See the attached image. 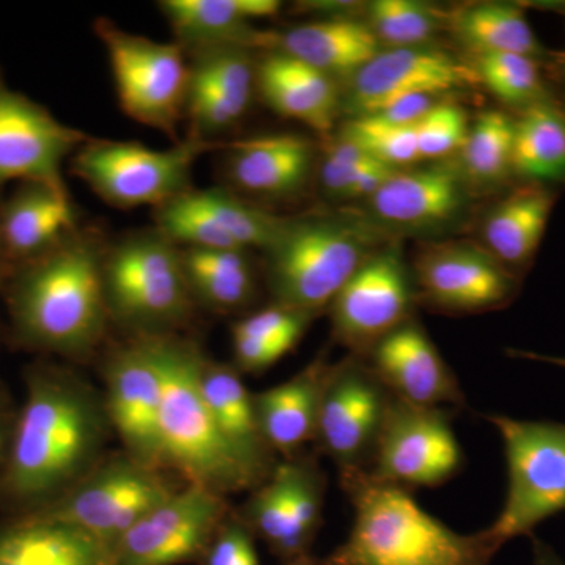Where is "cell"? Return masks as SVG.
Returning a JSON list of instances; mask_svg holds the SVG:
<instances>
[{
	"instance_id": "603a6c76",
	"label": "cell",
	"mask_w": 565,
	"mask_h": 565,
	"mask_svg": "<svg viewBox=\"0 0 565 565\" xmlns=\"http://www.w3.org/2000/svg\"><path fill=\"white\" fill-rule=\"evenodd\" d=\"M76 228L68 189L24 182L0 199V243L7 269L43 255Z\"/></svg>"
},
{
	"instance_id": "7dc6e473",
	"label": "cell",
	"mask_w": 565,
	"mask_h": 565,
	"mask_svg": "<svg viewBox=\"0 0 565 565\" xmlns=\"http://www.w3.org/2000/svg\"><path fill=\"white\" fill-rule=\"evenodd\" d=\"M512 356H516V359H526V360H535V362H545L556 364V366L565 367V359H559V356H546L541 355V353L534 352H525V351H511Z\"/></svg>"
},
{
	"instance_id": "4fadbf2b",
	"label": "cell",
	"mask_w": 565,
	"mask_h": 565,
	"mask_svg": "<svg viewBox=\"0 0 565 565\" xmlns=\"http://www.w3.org/2000/svg\"><path fill=\"white\" fill-rule=\"evenodd\" d=\"M416 300L414 278L399 247L367 256L330 305L333 337L362 356L397 327L411 321Z\"/></svg>"
},
{
	"instance_id": "277c9868",
	"label": "cell",
	"mask_w": 565,
	"mask_h": 565,
	"mask_svg": "<svg viewBox=\"0 0 565 565\" xmlns=\"http://www.w3.org/2000/svg\"><path fill=\"white\" fill-rule=\"evenodd\" d=\"M162 370L161 446L163 468H173L188 486L226 497L253 490L243 468L223 441L200 386L203 355L174 334H152Z\"/></svg>"
},
{
	"instance_id": "484cf974",
	"label": "cell",
	"mask_w": 565,
	"mask_h": 565,
	"mask_svg": "<svg viewBox=\"0 0 565 565\" xmlns=\"http://www.w3.org/2000/svg\"><path fill=\"white\" fill-rule=\"evenodd\" d=\"M463 182L459 169L435 163L424 169L396 170L371 196V207L390 225L424 228L440 225L462 210Z\"/></svg>"
},
{
	"instance_id": "c3c4849f",
	"label": "cell",
	"mask_w": 565,
	"mask_h": 565,
	"mask_svg": "<svg viewBox=\"0 0 565 565\" xmlns=\"http://www.w3.org/2000/svg\"><path fill=\"white\" fill-rule=\"evenodd\" d=\"M282 565H321L318 559H315L313 556L307 555L302 557H297V559L289 561V563H282Z\"/></svg>"
},
{
	"instance_id": "6da1fadb",
	"label": "cell",
	"mask_w": 565,
	"mask_h": 565,
	"mask_svg": "<svg viewBox=\"0 0 565 565\" xmlns=\"http://www.w3.org/2000/svg\"><path fill=\"white\" fill-rule=\"evenodd\" d=\"M110 433L104 397L84 379L35 364L0 471V504L14 516L54 504L106 459Z\"/></svg>"
},
{
	"instance_id": "7402d4cb",
	"label": "cell",
	"mask_w": 565,
	"mask_h": 565,
	"mask_svg": "<svg viewBox=\"0 0 565 565\" xmlns=\"http://www.w3.org/2000/svg\"><path fill=\"white\" fill-rule=\"evenodd\" d=\"M200 386L223 441L256 489L269 479L278 462L259 427L255 394L248 392L233 364L211 362L204 356Z\"/></svg>"
},
{
	"instance_id": "bcb514c9",
	"label": "cell",
	"mask_w": 565,
	"mask_h": 565,
	"mask_svg": "<svg viewBox=\"0 0 565 565\" xmlns=\"http://www.w3.org/2000/svg\"><path fill=\"white\" fill-rule=\"evenodd\" d=\"M534 565H565L559 555L541 539L533 537Z\"/></svg>"
},
{
	"instance_id": "e0dca14e",
	"label": "cell",
	"mask_w": 565,
	"mask_h": 565,
	"mask_svg": "<svg viewBox=\"0 0 565 565\" xmlns=\"http://www.w3.org/2000/svg\"><path fill=\"white\" fill-rule=\"evenodd\" d=\"M154 226L182 248L266 252L285 218L223 188L189 189L156 207Z\"/></svg>"
},
{
	"instance_id": "60d3db41",
	"label": "cell",
	"mask_w": 565,
	"mask_h": 565,
	"mask_svg": "<svg viewBox=\"0 0 565 565\" xmlns=\"http://www.w3.org/2000/svg\"><path fill=\"white\" fill-rule=\"evenodd\" d=\"M468 136L467 115L452 103H435L416 122L418 159H440L462 150Z\"/></svg>"
},
{
	"instance_id": "7a4b0ae2",
	"label": "cell",
	"mask_w": 565,
	"mask_h": 565,
	"mask_svg": "<svg viewBox=\"0 0 565 565\" xmlns=\"http://www.w3.org/2000/svg\"><path fill=\"white\" fill-rule=\"evenodd\" d=\"M106 247L102 234L77 226L43 255L11 267L7 308L18 344L74 360L99 348L110 323Z\"/></svg>"
},
{
	"instance_id": "4dcf8cb0",
	"label": "cell",
	"mask_w": 565,
	"mask_h": 565,
	"mask_svg": "<svg viewBox=\"0 0 565 565\" xmlns=\"http://www.w3.org/2000/svg\"><path fill=\"white\" fill-rule=\"evenodd\" d=\"M182 263L195 303L232 313L255 299L256 278L247 252L182 248Z\"/></svg>"
},
{
	"instance_id": "d6a6232c",
	"label": "cell",
	"mask_w": 565,
	"mask_h": 565,
	"mask_svg": "<svg viewBox=\"0 0 565 565\" xmlns=\"http://www.w3.org/2000/svg\"><path fill=\"white\" fill-rule=\"evenodd\" d=\"M286 494L288 512V561L311 555V546L322 526L327 479L318 460L300 455L275 467Z\"/></svg>"
},
{
	"instance_id": "44dd1931",
	"label": "cell",
	"mask_w": 565,
	"mask_h": 565,
	"mask_svg": "<svg viewBox=\"0 0 565 565\" xmlns=\"http://www.w3.org/2000/svg\"><path fill=\"white\" fill-rule=\"evenodd\" d=\"M174 41L188 52L211 47L274 51L277 33L262 32L252 22L278 14L277 0H162L158 3Z\"/></svg>"
},
{
	"instance_id": "cb8c5ba5",
	"label": "cell",
	"mask_w": 565,
	"mask_h": 565,
	"mask_svg": "<svg viewBox=\"0 0 565 565\" xmlns=\"http://www.w3.org/2000/svg\"><path fill=\"white\" fill-rule=\"evenodd\" d=\"M225 148L226 177L234 188L253 195H294L313 170V143L297 134L253 137Z\"/></svg>"
},
{
	"instance_id": "f6af8a7d",
	"label": "cell",
	"mask_w": 565,
	"mask_h": 565,
	"mask_svg": "<svg viewBox=\"0 0 565 565\" xmlns=\"http://www.w3.org/2000/svg\"><path fill=\"white\" fill-rule=\"evenodd\" d=\"M14 419H17V412H13V407H11L10 397L0 388V471L6 463L7 455H9Z\"/></svg>"
},
{
	"instance_id": "d590c367",
	"label": "cell",
	"mask_w": 565,
	"mask_h": 565,
	"mask_svg": "<svg viewBox=\"0 0 565 565\" xmlns=\"http://www.w3.org/2000/svg\"><path fill=\"white\" fill-rule=\"evenodd\" d=\"M191 87L221 95L237 110L247 111L256 88V63L250 51L241 47H211L188 54Z\"/></svg>"
},
{
	"instance_id": "2e32d148",
	"label": "cell",
	"mask_w": 565,
	"mask_h": 565,
	"mask_svg": "<svg viewBox=\"0 0 565 565\" xmlns=\"http://www.w3.org/2000/svg\"><path fill=\"white\" fill-rule=\"evenodd\" d=\"M88 139L24 93L13 90L0 70V199L10 182L68 189L63 167Z\"/></svg>"
},
{
	"instance_id": "ffe728a7",
	"label": "cell",
	"mask_w": 565,
	"mask_h": 565,
	"mask_svg": "<svg viewBox=\"0 0 565 565\" xmlns=\"http://www.w3.org/2000/svg\"><path fill=\"white\" fill-rule=\"evenodd\" d=\"M362 359L397 399L449 411L465 405L456 375L414 319L382 338Z\"/></svg>"
},
{
	"instance_id": "9a60e30c",
	"label": "cell",
	"mask_w": 565,
	"mask_h": 565,
	"mask_svg": "<svg viewBox=\"0 0 565 565\" xmlns=\"http://www.w3.org/2000/svg\"><path fill=\"white\" fill-rule=\"evenodd\" d=\"M226 497L196 486L177 489L141 516L115 546V565H181L202 559L228 519Z\"/></svg>"
},
{
	"instance_id": "d6986e66",
	"label": "cell",
	"mask_w": 565,
	"mask_h": 565,
	"mask_svg": "<svg viewBox=\"0 0 565 565\" xmlns=\"http://www.w3.org/2000/svg\"><path fill=\"white\" fill-rule=\"evenodd\" d=\"M478 81L470 66L446 52L426 47H392L353 74L351 99L359 115H373L401 99L435 98Z\"/></svg>"
},
{
	"instance_id": "7c38bea8",
	"label": "cell",
	"mask_w": 565,
	"mask_h": 565,
	"mask_svg": "<svg viewBox=\"0 0 565 565\" xmlns=\"http://www.w3.org/2000/svg\"><path fill=\"white\" fill-rule=\"evenodd\" d=\"M449 408L424 407L394 396L367 473L403 489L440 487L463 467Z\"/></svg>"
},
{
	"instance_id": "836d02e7",
	"label": "cell",
	"mask_w": 565,
	"mask_h": 565,
	"mask_svg": "<svg viewBox=\"0 0 565 565\" xmlns=\"http://www.w3.org/2000/svg\"><path fill=\"white\" fill-rule=\"evenodd\" d=\"M455 31L476 54H522L537 58L542 46L525 11L503 2L476 3L456 14Z\"/></svg>"
},
{
	"instance_id": "ab89813d",
	"label": "cell",
	"mask_w": 565,
	"mask_h": 565,
	"mask_svg": "<svg viewBox=\"0 0 565 565\" xmlns=\"http://www.w3.org/2000/svg\"><path fill=\"white\" fill-rule=\"evenodd\" d=\"M315 318L316 316L273 303L234 323L232 337L247 338L264 345L280 362L302 340Z\"/></svg>"
},
{
	"instance_id": "d4e9b609",
	"label": "cell",
	"mask_w": 565,
	"mask_h": 565,
	"mask_svg": "<svg viewBox=\"0 0 565 565\" xmlns=\"http://www.w3.org/2000/svg\"><path fill=\"white\" fill-rule=\"evenodd\" d=\"M330 367L329 359L319 356L289 381L255 394L259 427L275 455L291 459L315 441Z\"/></svg>"
},
{
	"instance_id": "8992f818",
	"label": "cell",
	"mask_w": 565,
	"mask_h": 565,
	"mask_svg": "<svg viewBox=\"0 0 565 565\" xmlns=\"http://www.w3.org/2000/svg\"><path fill=\"white\" fill-rule=\"evenodd\" d=\"M103 280L110 322L134 337L173 334L196 305L182 248L156 226L107 244Z\"/></svg>"
},
{
	"instance_id": "83f0119b",
	"label": "cell",
	"mask_w": 565,
	"mask_h": 565,
	"mask_svg": "<svg viewBox=\"0 0 565 565\" xmlns=\"http://www.w3.org/2000/svg\"><path fill=\"white\" fill-rule=\"evenodd\" d=\"M0 565H115V557L79 527L20 515L0 525Z\"/></svg>"
},
{
	"instance_id": "74e56055",
	"label": "cell",
	"mask_w": 565,
	"mask_h": 565,
	"mask_svg": "<svg viewBox=\"0 0 565 565\" xmlns=\"http://www.w3.org/2000/svg\"><path fill=\"white\" fill-rule=\"evenodd\" d=\"M478 79L508 104L531 106L542 102V77L537 58L522 54H479Z\"/></svg>"
},
{
	"instance_id": "ba28073f",
	"label": "cell",
	"mask_w": 565,
	"mask_h": 565,
	"mask_svg": "<svg viewBox=\"0 0 565 565\" xmlns=\"http://www.w3.org/2000/svg\"><path fill=\"white\" fill-rule=\"evenodd\" d=\"M486 418L503 441L508 494L500 515L482 531L501 548L565 511V424L504 415Z\"/></svg>"
},
{
	"instance_id": "8d00e7d4",
	"label": "cell",
	"mask_w": 565,
	"mask_h": 565,
	"mask_svg": "<svg viewBox=\"0 0 565 565\" xmlns=\"http://www.w3.org/2000/svg\"><path fill=\"white\" fill-rule=\"evenodd\" d=\"M340 137L394 169L419 161L416 125H397L377 115H359L345 122Z\"/></svg>"
},
{
	"instance_id": "1f68e13d",
	"label": "cell",
	"mask_w": 565,
	"mask_h": 565,
	"mask_svg": "<svg viewBox=\"0 0 565 565\" xmlns=\"http://www.w3.org/2000/svg\"><path fill=\"white\" fill-rule=\"evenodd\" d=\"M512 169L531 181L565 180V115L539 102L515 120Z\"/></svg>"
},
{
	"instance_id": "ee69618b",
	"label": "cell",
	"mask_w": 565,
	"mask_h": 565,
	"mask_svg": "<svg viewBox=\"0 0 565 565\" xmlns=\"http://www.w3.org/2000/svg\"><path fill=\"white\" fill-rule=\"evenodd\" d=\"M434 104V98L430 96H415V98L401 99L373 115H377L386 121L397 122V125H416Z\"/></svg>"
},
{
	"instance_id": "ac0fdd59",
	"label": "cell",
	"mask_w": 565,
	"mask_h": 565,
	"mask_svg": "<svg viewBox=\"0 0 565 565\" xmlns=\"http://www.w3.org/2000/svg\"><path fill=\"white\" fill-rule=\"evenodd\" d=\"M416 300L449 313H478L514 299L515 275L489 250L449 244L427 248L415 263Z\"/></svg>"
},
{
	"instance_id": "52a82bcc",
	"label": "cell",
	"mask_w": 565,
	"mask_h": 565,
	"mask_svg": "<svg viewBox=\"0 0 565 565\" xmlns=\"http://www.w3.org/2000/svg\"><path fill=\"white\" fill-rule=\"evenodd\" d=\"M185 136L167 150L140 141L88 139L70 159L71 172L98 199L117 210H152L193 188V167L206 152L218 150Z\"/></svg>"
},
{
	"instance_id": "7bdbcfd3",
	"label": "cell",
	"mask_w": 565,
	"mask_h": 565,
	"mask_svg": "<svg viewBox=\"0 0 565 565\" xmlns=\"http://www.w3.org/2000/svg\"><path fill=\"white\" fill-rule=\"evenodd\" d=\"M202 565H262L255 535L239 515L228 516L199 561Z\"/></svg>"
},
{
	"instance_id": "8fae6325",
	"label": "cell",
	"mask_w": 565,
	"mask_h": 565,
	"mask_svg": "<svg viewBox=\"0 0 565 565\" xmlns=\"http://www.w3.org/2000/svg\"><path fill=\"white\" fill-rule=\"evenodd\" d=\"M394 396L362 356L332 363L315 441L340 475L370 471Z\"/></svg>"
},
{
	"instance_id": "5bb4252c",
	"label": "cell",
	"mask_w": 565,
	"mask_h": 565,
	"mask_svg": "<svg viewBox=\"0 0 565 565\" xmlns=\"http://www.w3.org/2000/svg\"><path fill=\"white\" fill-rule=\"evenodd\" d=\"M107 418L120 438L125 455L162 471L161 407L162 370L154 338L132 337L115 349L104 367Z\"/></svg>"
},
{
	"instance_id": "f35d334b",
	"label": "cell",
	"mask_w": 565,
	"mask_h": 565,
	"mask_svg": "<svg viewBox=\"0 0 565 565\" xmlns=\"http://www.w3.org/2000/svg\"><path fill=\"white\" fill-rule=\"evenodd\" d=\"M370 28L392 47H419L437 32L433 11L411 0H377L370 7Z\"/></svg>"
},
{
	"instance_id": "681fc988",
	"label": "cell",
	"mask_w": 565,
	"mask_h": 565,
	"mask_svg": "<svg viewBox=\"0 0 565 565\" xmlns=\"http://www.w3.org/2000/svg\"><path fill=\"white\" fill-rule=\"evenodd\" d=\"M7 277V263L6 256H3L2 243H0V289L3 288V281Z\"/></svg>"
},
{
	"instance_id": "9c48e42d",
	"label": "cell",
	"mask_w": 565,
	"mask_h": 565,
	"mask_svg": "<svg viewBox=\"0 0 565 565\" xmlns=\"http://www.w3.org/2000/svg\"><path fill=\"white\" fill-rule=\"evenodd\" d=\"M95 33L109 57L122 114L180 141L185 120L191 63L177 41L162 43L118 28L107 18L95 21Z\"/></svg>"
},
{
	"instance_id": "f1b7e54d",
	"label": "cell",
	"mask_w": 565,
	"mask_h": 565,
	"mask_svg": "<svg viewBox=\"0 0 565 565\" xmlns=\"http://www.w3.org/2000/svg\"><path fill=\"white\" fill-rule=\"evenodd\" d=\"M275 50L334 79L355 74L384 47L370 24L351 18L327 17L277 33Z\"/></svg>"
},
{
	"instance_id": "4316f807",
	"label": "cell",
	"mask_w": 565,
	"mask_h": 565,
	"mask_svg": "<svg viewBox=\"0 0 565 565\" xmlns=\"http://www.w3.org/2000/svg\"><path fill=\"white\" fill-rule=\"evenodd\" d=\"M256 88L270 109L303 122L322 136L338 114L334 79L281 51H267L256 63Z\"/></svg>"
},
{
	"instance_id": "3957f363",
	"label": "cell",
	"mask_w": 565,
	"mask_h": 565,
	"mask_svg": "<svg viewBox=\"0 0 565 565\" xmlns=\"http://www.w3.org/2000/svg\"><path fill=\"white\" fill-rule=\"evenodd\" d=\"M353 508L351 533L321 565H492L484 531L460 534L435 519L411 490L367 471L340 475Z\"/></svg>"
},
{
	"instance_id": "b9f144b4",
	"label": "cell",
	"mask_w": 565,
	"mask_h": 565,
	"mask_svg": "<svg viewBox=\"0 0 565 565\" xmlns=\"http://www.w3.org/2000/svg\"><path fill=\"white\" fill-rule=\"evenodd\" d=\"M377 162L362 148L338 136L323 154L319 182L327 195L343 199L353 182L359 181Z\"/></svg>"
},
{
	"instance_id": "e575fe53",
	"label": "cell",
	"mask_w": 565,
	"mask_h": 565,
	"mask_svg": "<svg viewBox=\"0 0 565 565\" xmlns=\"http://www.w3.org/2000/svg\"><path fill=\"white\" fill-rule=\"evenodd\" d=\"M515 120L501 110L479 115L462 147L465 174L479 184L504 180L514 158Z\"/></svg>"
},
{
	"instance_id": "30bf717a",
	"label": "cell",
	"mask_w": 565,
	"mask_h": 565,
	"mask_svg": "<svg viewBox=\"0 0 565 565\" xmlns=\"http://www.w3.org/2000/svg\"><path fill=\"white\" fill-rule=\"evenodd\" d=\"M174 490L162 471L121 452L104 459L61 500L28 515L79 527L115 550L122 535Z\"/></svg>"
},
{
	"instance_id": "5b68a950",
	"label": "cell",
	"mask_w": 565,
	"mask_h": 565,
	"mask_svg": "<svg viewBox=\"0 0 565 565\" xmlns=\"http://www.w3.org/2000/svg\"><path fill=\"white\" fill-rule=\"evenodd\" d=\"M377 248L371 232L351 217L311 214L285 218L266 252L275 305L318 316Z\"/></svg>"
},
{
	"instance_id": "f546056e",
	"label": "cell",
	"mask_w": 565,
	"mask_h": 565,
	"mask_svg": "<svg viewBox=\"0 0 565 565\" xmlns=\"http://www.w3.org/2000/svg\"><path fill=\"white\" fill-rule=\"evenodd\" d=\"M555 193L541 184L516 189L497 204L484 223L487 250L504 266H522L533 258L544 237Z\"/></svg>"
}]
</instances>
